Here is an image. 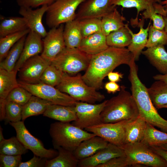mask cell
I'll return each instance as SVG.
<instances>
[{"mask_svg":"<svg viewBox=\"0 0 167 167\" xmlns=\"http://www.w3.org/2000/svg\"><path fill=\"white\" fill-rule=\"evenodd\" d=\"M133 58L127 48L109 46L101 52L92 56L82 79L88 86L97 90L101 88L103 81L109 72L120 65H129Z\"/></svg>","mask_w":167,"mask_h":167,"instance_id":"6da1fadb","label":"cell"},{"mask_svg":"<svg viewBox=\"0 0 167 167\" xmlns=\"http://www.w3.org/2000/svg\"><path fill=\"white\" fill-rule=\"evenodd\" d=\"M128 66V78L131 84V94L137 105L139 116L146 122L167 133V120L159 115L150 99L147 88L139 79L134 59L132 60Z\"/></svg>","mask_w":167,"mask_h":167,"instance_id":"7a4b0ae2","label":"cell"},{"mask_svg":"<svg viewBox=\"0 0 167 167\" xmlns=\"http://www.w3.org/2000/svg\"><path fill=\"white\" fill-rule=\"evenodd\" d=\"M118 94L106 100L101 114V123H115L134 120L139 116V109L132 94L124 85Z\"/></svg>","mask_w":167,"mask_h":167,"instance_id":"3957f363","label":"cell"},{"mask_svg":"<svg viewBox=\"0 0 167 167\" xmlns=\"http://www.w3.org/2000/svg\"><path fill=\"white\" fill-rule=\"evenodd\" d=\"M49 134L55 149L61 147L72 152L83 141L96 135L72 123L59 121L51 124Z\"/></svg>","mask_w":167,"mask_h":167,"instance_id":"277c9868","label":"cell"},{"mask_svg":"<svg viewBox=\"0 0 167 167\" xmlns=\"http://www.w3.org/2000/svg\"><path fill=\"white\" fill-rule=\"evenodd\" d=\"M56 87L77 101L95 104L105 98L104 95L97 91L95 88L87 85L80 74L72 76L63 72L60 83Z\"/></svg>","mask_w":167,"mask_h":167,"instance_id":"5b68a950","label":"cell"},{"mask_svg":"<svg viewBox=\"0 0 167 167\" xmlns=\"http://www.w3.org/2000/svg\"><path fill=\"white\" fill-rule=\"evenodd\" d=\"M124 150L131 166L142 165L152 167H167V162L156 153L151 148L141 142L123 145Z\"/></svg>","mask_w":167,"mask_h":167,"instance_id":"8992f818","label":"cell"},{"mask_svg":"<svg viewBox=\"0 0 167 167\" xmlns=\"http://www.w3.org/2000/svg\"><path fill=\"white\" fill-rule=\"evenodd\" d=\"M91 56L78 48L66 47L51 64L63 72L68 74H75L86 70Z\"/></svg>","mask_w":167,"mask_h":167,"instance_id":"52a82bcc","label":"cell"},{"mask_svg":"<svg viewBox=\"0 0 167 167\" xmlns=\"http://www.w3.org/2000/svg\"><path fill=\"white\" fill-rule=\"evenodd\" d=\"M85 0H55L48 6L46 24L51 28L75 19L76 10Z\"/></svg>","mask_w":167,"mask_h":167,"instance_id":"ba28073f","label":"cell"},{"mask_svg":"<svg viewBox=\"0 0 167 167\" xmlns=\"http://www.w3.org/2000/svg\"><path fill=\"white\" fill-rule=\"evenodd\" d=\"M19 82L20 86L32 95L50 101L53 104L75 106L77 102L68 95L49 85L41 83L31 84L20 81Z\"/></svg>","mask_w":167,"mask_h":167,"instance_id":"9c48e42d","label":"cell"},{"mask_svg":"<svg viewBox=\"0 0 167 167\" xmlns=\"http://www.w3.org/2000/svg\"><path fill=\"white\" fill-rule=\"evenodd\" d=\"M15 129L16 137L21 143L34 155L41 158L51 159L58 154V151L45 148L41 142L32 135L25 127L23 121L9 122Z\"/></svg>","mask_w":167,"mask_h":167,"instance_id":"30bf717a","label":"cell"},{"mask_svg":"<svg viewBox=\"0 0 167 167\" xmlns=\"http://www.w3.org/2000/svg\"><path fill=\"white\" fill-rule=\"evenodd\" d=\"M103 123L87 127L85 130L99 136L108 143L121 147L124 144L125 128L131 120Z\"/></svg>","mask_w":167,"mask_h":167,"instance_id":"8fae6325","label":"cell"},{"mask_svg":"<svg viewBox=\"0 0 167 167\" xmlns=\"http://www.w3.org/2000/svg\"><path fill=\"white\" fill-rule=\"evenodd\" d=\"M106 101L97 104L77 101L75 106L77 119L72 123L84 129L101 123V114Z\"/></svg>","mask_w":167,"mask_h":167,"instance_id":"7c38bea8","label":"cell"},{"mask_svg":"<svg viewBox=\"0 0 167 167\" xmlns=\"http://www.w3.org/2000/svg\"><path fill=\"white\" fill-rule=\"evenodd\" d=\"M51 62L41 55L35 56L27 60L18 71L19 81L31 84L41 83L44 71Z\"/></svg>","mask_w":167,"mask_h":167,"instance_id":"4fadbf2b","label":"cell"},{"mask_svg":"<svg viewBox=\"0 0 167 167\" xmlns=\"http://www.w3.org/2000/svg\"><path fill=\"white\" fill-rule=\"evenodd\" d=\"M64 28L63 24L51 28L43 38V49L41 55L51 62L66 47L63 35Z\"/></svg>","mask_w":167,"mask_h":167,"instance_id":"5bb4252c","label":"cell"},{"mask_svg":"<svg viewBox=\"0 0 167 167\" xmlns=\"http://www.w3.org/2000/svg\"><path fill=\"white\" fill-rule=\"evenodd\" d=\"M112 0H85L79 6L75 19L80 20L90 18L101 19L116 6L111 5Z\"/></svg>","mask_w":167,"mask_h":167,"instance_id":"9a60e30c","label":"cell"},{"mask_svg":"<svg viewBox=\"0 0 167 167\" xmlns=\"http://www.w3.org/2000/svg\"><path fill=\"white\" fill-rule=\"evenodd\" d=\"M125 156V152L121 148L109 143L105 147L92 156L79 161L78 167H97L112 158Z\"/></svg>","mask_w":167,"mask_h":167,"instance_id":"2e32d148","label":"cell"},{"mask_svg":"<svg viewBox=\"0 0 167 167\" xmlns=\"http://www.w3.org/2000/svg\"><path fill=\"white\" fill-rule=\"evenodd\" d=\"M48 6L44 5L34 10L29 7L21 6L19 11V14L24 19L30 30L37 33L42 38L47 32L43 24L42 19Z\"/></svg>","mask_w":167,"mask_h":167,"instance_id":"e0dca14e","label":"cell"},{"mask_svg":"<svg viewBox=\"0 0 167 167\" xmlns=\"http://www.w3.org/2000/svg\"><path fill=\"white\" fill-rule=\"evenodd\" d=\"M42 38L38 34L30 31L26 36L21 55L14 70L17 71L30 58L42 53L43 49Z\"/></svg>","mask_w":167,"mask_h":167,"instance_id":"ac0fdd59","label":"cell"},{"mask_svg":"<svg viewBox=\"0 0 167 167\" xmlns=\"http://www.w3.org/2000/svg\"><path fill=\"white\" fill-rule=\"evenodd\" d=\"M144 19L142 17L136 25V26H138L139 28V31L137 33H134L129 28L128 24H126L127 28L132 38L131 43L127 47V49L132 54L135 61L139 59L143 49L146 47L148 41V31L151 23L150 22L148 27L144 28Z\"/></svg>","mask_w":167,"mask_h":167,"instance_id":"d6986e66","label":"cell"},{"mask_svg":"<svg viewBox=\"0 0 167 167\" xmlns=\"http://www.w3.org/2000/svg\"><path fill=\"white\" fill-rule=\"evenodd\" d=\"M109 47L107 44L106 36L101 31L83 38L78 49L92 56L101 52Z\"/></svg>","mask_w":167,"mask_h":167,"instance_id":"ffe728a7","label":"cell"},{"mask_svg":"<svg viewBox=\"0 0 167 167\" xmlns=\"http://www.w3.org/2000/svg\"><path fill=\"white\" fill-rule=\"evenodd\" d=\"M108 143L102 138L95 135L83 141L73 153L79 161L94 155L99 150L105 147Z\"/></svg>","mask_w":167,"mask_h":167,"instance_id":"44dd1931","label":"cell"},{"mask_svg":"<svg viewBox=\"0 0 167 167\" xmlns=\"http://www.w3.org/2000/svg\"><path fill=\"white\" fill-rule=\"evenodd\" d=\"M43 115L59 122H65L75 121L77 118L75 106L54 104L49 105Z\"/></svg>","mask_w":167,"mask_h":167,"instance_id":"7402d4cb","label":"cell"},{"mask_svg":"<svg viewBox=\"0 0 167 167\" xmlns=\"http://www.w3.org/2000/svg\"><path fill=\"white\" fill-rule=\"evenodd\" d=\"M142 54L160 73L167 74V52L164 45L147 48Z\"/></svg>","mask_w":167,"mask_h":167,"instance_id":"603a6c76","label":"cell"},{"mask_svg":"<svg viewBox=\"0 0 167 167\" xmlns=\"http://www.w3.org/2000/svg\"><path fill=\"white\" fill-rule=\"evenodd\" d=\"M146 123L139 116L130 121L125 128L124 144L141 142L144 137Z\"/></svg>","mask_w":167,"mask_h":167,"instance_id":"cb8c5ba5","label":"cell"},{"mask_svg":"<svg viewBox=\"0 0 167 167\" xmlns=\"http://www.w3.org/2000/svg\"><path fill=\"white\" fill-rule=\"evenodd\" d=\"M63 35L66 47L78 48L83 38L79 21L75 19L66 23Z\"/></svg>","mask_w":167,"mask_h":167,"instance_id":"d4e9b609","label":"cell"},{"mask_svg":"<svg viewBox=\"0 0 167 167\" xmlns=\"http://www.w3.org/2000/svg\"><path fill=\"white\" fill-rule=\"evenodd\" d=\"M58 154L54 158L47 160L46 167H76L79 160L75 156L73 152L61 147L55 148Z\"/></svg>","mask_w":167,"mask_h":167,"instance_id":"484cf974","label":"cell"},{"mask_svg":"<svg viewBox=\"0 0 167 167\" xmlns=\"http://www.w3.org/2000/svg\"><path fill=\"white\" fill-rule=\"evenodd\" d=\"M51 102L32 95L28 101L23 106L22 120L33 116L43 114Z\"/></svg>","mask_w":167,"mask_h":167,"instance_id":"4316f807","label":"cell"},{"mask_svg":"<svg viewBox=\"0 0 167 167\" xmlns=\"http://www.w3.org/2000/svg\"><path fill=\"white\" fill-rule=\"evenodd\" d=\"M101 30L107 36L111 32L125 26V17L122 15L116 7L113 10L103 17L101 19Z\"/></svg>","mask_w":167,"mask_h":167,"instance_id":"83f0119b","label":"cell"},{"mask_svg":"<svg viewBox=\"0 0 167 167\" xmlns=\"http://www.w3.org/2000/svg\"><path fill=\"white\" fill-rule=\"evenodd\" d=\"M22 17L3 18L0 23V38L28 29Z\"/></svg>","mask_w":167,"mask_h":167,"instance_id":"f1b7e54d","label":"cell"},{"mask_svg":"<svg viewBox=\"0 0 167 167\" xmlns=\"http://www.w3.org/2000/svg\"><path fill=\"white\" fill-rule=\"evenodd\" d=\"M156 2L155 0H112L111 3L116 6L136 8L137 10L136 16L135 19H131V22L132 26H136L139 22L138 18L140 12L153 8Z\"/></svg>","mask_w":167,"mask_h":167,"instance_id":"f546056e","label":"cell"},{"mask_svg":"<svg viewBox=\"0 0 167 167\" xmlns=\"http://www.w3.org/2000/svg\"><path fill=\"white\" fill-rule=\"evenodd\" d=\"M17 72L0 68V99H6L11 91L19 86L16 79Z\"/></svg>","mask_w":167,"mask_h":167,"instance_id":"4dcf8cb0","label":"cell"},{"mask_svg":"<svg viewBox=\"0 0 167 167\" xmlns=\"http://www.w3.org/2000/svg\"><path fill=\"white\" fill-rule=\"evenodd\" d=\"M147 89L150 99L156 109H161L167 104V84L156 80Z\"/></svg>","mask_w":167,"mask_h":167,"instance_id":"1f68e13d","label":"cell"},{"mask_svg":"<svg viewBox=\"0 0 167 167\" xmlns=\"http://www.w3.org/2000/svg\"><path fill=\"white\" fill-rule=\"evenodd\" d=\"M131 38L126 24L106 36L107 44L109 46L120 48L128 47L131 43Z\"/></svg>","mask_w":167,"mask_h":167,"instance_id":"d6a6232c","label":"cell"},{"mask_svg":"<svg viewBox=\"0 0 167 167\" xmlns=\"http://www.w3.org/2000/svg\"><path fill=\"white\" fill-rule=\"evenodd\" d=\"M26 36L18 41L10 49L0 62V68L11 71L14 70L22 51Z\"/></svg>","mask_w":167,"mask_h":167,"instance_id":"836d02e7","label":"cell"},{"mask_svg":"<svg viewBox=\"0 0 167 167\" xmlns=\"http://www.w3.org/2000/svg\"><path fill=\"white\" fill-rule=\"evenodd\" d=\"M141 142L150 147H160L167 144V133L159 131L147 122L144 137Z\"/></svg>","mask_w":167,"mask_h":167,"instance_id":"e575fe53","label":"cell"},{"mask_svg":"<svg viewBox=\"0 0 167 167\" xmlns=\"http://www.w3.org/2000/svg\"><path fill=\"white\" fill-rule=\"evenodd\" d=\"M28 150L16 136L8 139H4L0 142V154L21 155L26 153Z\"/></svg>","mask_w":167,"mask_h":167,"instance_id":"d590c367","label":"cell"},{"mask_svg":"<svg viewBox=\"0 0 167 167\" xmlns=\"http://www.w3.org/2000/svg\"><path fill=\"white\" fill-rule=\"evenodd\" d=\"M28 28L0 38V62L6 56L11 48L21 39L27 35Z\"/></svg>","mask_w":167,"mask_h":167,"instance_id":"8d00e7d4","label":"cell"},{"mask_svg":"<svg viewBox=\"0 0 167 167\" xmlns=\"http://www.w3.org/2000/svg\"><path fill=\"white\" fill-rule=\"evenodd\" d=\"M63 73L51 64L43 72L40 79L41 83L56 86L60 83Z\"/></svg>","mask_w":167,"mask_h":167,"instance_id":"74e56055","label":"cell"},{"mask_svg":"<svg viewBox=\"0 0 167 167\" xmlns=\"http://www.w3.org/2000/svg\"><path fill=\"white\" fill-rule=\"evenodd\" d=\"M166 45H167V33L165 29L159 30L150 25L146 47L148 48Z\"/></svg>","mask_w":167,"mask_h":167,"instance_id":"f35d334b","label":"cell"},{"mask_svg":"<svg viewBox=\"0 0 167 167\" xmlns=\"http://www.w3.org/2000/svg\"><path fill=\"white\" fill-rule=\"evenodd\" d=\"M79 21L83 38L101 32V20L97 18H88Z\"/></svg>","mask_w":167,"mask_h":167,"instance_id":"ab89813d","label":"cell"},{"mask_svg":"<svg viewBox=\"0 0 167 167\" xmlns=\"http://www.w3.org/2000/svg\"><path fill=\"white\" fill-rule=\"evenodd\" d=\"M22 107L23 106L17 103L6 101L4 119L9 122L21 121L22 120Z\"/></svg>","mask_w":167,"mask_h":167,"instance_id":"60d3db41","label":"cell"},{"mask_svg":"<svg viewBox=\"0 0 167 167\" xmlns=\"http://www.w3.org/2000/svg\"><path fill=\"white\" fill-rule=\"evenodd\" d=\"M32 95L29 92L19 86L10 92L6 100L7 101L14 102L23 106Z\"/></svg>","mask_w":167,"mask_h":167,"instance_id":"b9f144b4","label":"cell"},{"mask_svg":"<svg viewBox=\"0 0 167 167\" xmlns=\"http://www.w3.org/2000/svg\"><path fill=\"white\" fill-rule=\"evenodd\" d=\"M142 15V17L144 19H148L152 20L154 28L161 30L164 29L165 24L163 16L158 14L156 9L145 10Z\"/></svg>","mask_w":167,"mask_h":167,"instance_id":"7bdbcfd3","label":"cell"},{"mask_svg":"<svg viewBox=\"0 0 167 167\" xmlns=\"http://www.w3.org/2000/svg\"><path fill=\"white\" fill-rule=\"evenodd\" d=\"M21 155H10L0 154V167H19L21 162Z\"/></svg>","mask_w":167,"mask_h":167,"instance_id":"ee69618b","label":"cell"},{"mask_svg":"<svg viewBox=\"0 0 167 167\" xmlns=\"http://www.w3.org/2000/svg\"><path fill=\"white\" fill-rule=\"evenodd\" d=\"M131 166L126 156L116 157L101 164L97 167H126Z\"/></svg>","mask_w":167,"mask_h":167,"instance_id":"f6af8a7d","label":"cell"},{"mask_svg":"<svg viewBox=\"0 0 167 167\" xmlns=\"http://www.w3.org/2000/svg\"><path fill=\"white\" fill-rule=\"evenodd\" d=\"M55 0H16L19 7L36 8L44 5H49Z\"/></svg>","mask_w":167,"mask_h":167,"instance_id":"bcb514c9","label":"cell"},{"mask_svg":"<svg viewBox=\"0 0 167 167\" xmlns=\"http://www.w3.org/2000/svg\"><path fill=\"white\" fill-rule=\"evenodd\" d=\"M48 160L41 158L34 155L33 157L29 160L25 162H21L19 167H45L46 162Z\"/></svg>","mask_w":167,"mask_h":167,"instance_id":"7dc6e473","label":"cell"},{"mask_svg":"<svg viewBox=\"0 0 167 167\" xmlns=\"http://www.w3.org/2000/svg\"><path fill=\"white\" fill-rule=\"evenodd\" d=\"M104 88L109 94L114 93L121 90L120 86L116 82L110 81L105 84Z\"/></svg>","mask_w":167,"mask_h":167,"instance_id":"c3c4849f","label":"cell"},{"mask_svg":"<svg viewBox=\"0 0 167 167\" xmlns=\"http://www.w3.org/2000/svg\"><path fill=\"white\" fill-rule=\"evenodd\" d=\"M123 74L118 72L111 71L109 73L107 76L109 81L115 82L120 81L123 77Z\"/></svg>","mask_w":167,"mask_h":167,"instance_id":"681fc988","label":"cell"},{"mask_svg":"<svg viewBox=\"0 0 167 167\" xmlns=\"http://www.w3.org/2000/svg\"><path fill=\"white\" fill-rule=\"evenodd\" d=\"M153 150L167 162V150L159 147H150Z\"/></svg>","mask_w":167,"mask_h":167,"instance_id":"f907efd6","label":"cell"},{"mask_svg":"<svg viewBox=\"0 0 167 167\" xmlns=\"http://www.w3.org/2000/svg\"><path fill=\"white\" fill-rule=\"evenodd\" d=\"M154 79L156 80H160L167 84V74H158L153 77Z\"/></svg>","mask_w":167,"mask_h":167,"instance_id":"816d5d0a","label":"cell"},{"mask_svg":"<svg viewBox=\"0 0 167 167\" xmlns=\"http://www.w3.org/2000/svg\"><path fill=\"white\" fill-rule=\"evenodd\" d=\"M4 138L2 134V129L1 127H0V142L4 139Z\"/></svg>","mask_w":167,"mask_h":167,"instance_id":"f5cc1de1","label":"cell"},{"mask_svg":"<svg viewBox=\"0 0 167 167\" xmlns=\"http://www.w3.org/2000/svg\"><path fill=\"white\" fill-rule=\"evenodd\" d=\"M163 18L165 24L164 29L167 33V16H163Z\"/></svg>","mask_w":167,"mask_h":167,"instance_id":"db71d44e","label":"cell"},{"mask_svg":"<svg viewBox=\"0 0 167 167\" xmlns=\"http://www.w3.org/2000/svg\"><path fill=\"white\" fill-rule=\"evenodd\" d=\"M161 4L162 5L167 6V0H165L164 1H162Z\"/></svg>","mask_w":167,"mask_h":167,"instance_id":"11a10c76","label":"cell"},{"mask_svg":"<svg viewBox=\"0 0 167 167\" xmlns=\"http://www.w3.org/2000/svg\"><path fill=\"white\" fill-rule=\"evenodd\" d=\"M160 147L164 149L167 150V144L163 145Z\"/></svg>","mask_w":167,"mask_h":167,"instance_id":"9f6ffc18","label":"cell"},{"mask_svg":"<svg viewBox=\"0 0 167 167\" xmlns=\"http://www.w3.org/2000/svg\"><path fill=\"white\" fill-rule=\"evenodd\" d=\"M156 2L161 4L162 2V0H155Z\"/></svg>","mask_w":167,"mask_h":167,"instance_id":"6f0895ef","label":"cell"},{"mask_svg":"<svg viewBox=\"0 0 167 167\" xmlns=\"http://www.w3.org/2000/svg\"><path fill=\"white\" fill-rule=\"evenodd\" d=\"M162 108H167V104H166V105H163L162 107Z\"/></svg>","mask_w":167,"mask_h":167,"instance_id":"680465c9","label":"cell"}]
</instances>
